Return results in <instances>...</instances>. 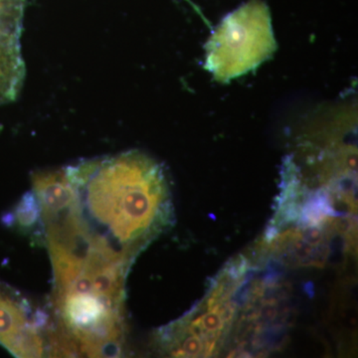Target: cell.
<instances>
[{
    "mask_svg": "<svg viewBox=\"0 0 358 358\" xmlns=\"http://www.w3.org/2000/svg\"><path fill=\"white\" fill-rule=\"evenodd\" d=\"M48 204L49 236L78 258L129 270L171 225L166 173L140 150L64 167Z\"/></svg>",
    "mask_w": 358,
    "mask_h": 358,
    "instance_id": "1",
    "label": "cell"
},
{
    "mask_svg": "<svg viewBox=\"0 0 358 358\" xmlns=\"http://www.w3.org/2000/svg\"><path fill=\"white\" fill-rule=\"evenodd\" d=\"M277 49L268 7L250 0L228 14L206 44L205 69L221 83L255 70Z\"/></svg>",
    "mask_w": 358,
    "mask_h": 358,
    "instance_id": "2",
    "label": "cell"
},
{
    "mask_svg": "<svg viewBox=\"0 0 358 358\" xmlns=\"http://www.w3.org/2000/svg\"><path fill=\"white\" fill-rule=\"evenodd\" d=\"M48 315L33 307L20 292L0 282V345L13 357L52 355Z\"/></svg>",
    "mask_w": 358,
    "mask_h": 358,
    "instance_id": "3",
    "label": "cell"
}]
</instances>
